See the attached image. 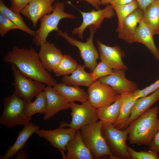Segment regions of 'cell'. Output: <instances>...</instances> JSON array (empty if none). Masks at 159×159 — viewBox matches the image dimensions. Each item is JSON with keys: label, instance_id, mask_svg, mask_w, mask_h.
Here are the masks:
<instances>
[{"label": "cell", "instance_id": "3957f363", "mask_svg": "<svg viewBox=\"0 0 159 159\" xmlns=\"http://www.w3.org/2000/svg\"><path fill=\"white\" fill-rule=\"evenodd\" d=\"M54 9L51 13L42 17L39 20L40 25L35 31L32 40L34 45L40 47L47 41L46 39L50 32L53 31H59L58 25L60 21L63 19H74V15L66 12L64 9L66 4L63 2L57 1L54 4Z\"/></svg>", "mask_w": 159, "mask_h": 159}, {"label": "cell", "instance_id": "1f68e13d", "mask_svg": "<svg viewBox=\"0 0 159 159\" xmlns=\"http://www.w3.org/2000/svg\"><path fill=\"white\" fill-rule=\"evenodd\" d=\"M127 148L131 159H159L158 153L150 150L137 152L132 148L127 145Z\"/></svg>", "mask_w": 159, "mask_h": 159}, {"label": "cell", "instance_id": "5b68a950", "mask_svg": "<svg viewBox=\"0 0 159 159\" xmlns=\"http://www.w3.org/2000/svg\"><path fill=\"white\" fill-rule=\"evenodd\" d=\"M102 123L99 120L86 125L79 130L83 142L96 159L112 154L102 134Z\"/></svg>", "mask_w": 159, "mask_h": 159}, {"label": "cell", "instance_id": "d6986e66", "mask_svg": "<svg viewBox=\"0 0 159 159\" xmlns=\"http://www.w3.org/2000/svg\"><path fill=\"white\" fill-rule=\"evenodd\" d=\"M24 126L23 129L18 133L14 143L9 147L4 155L0 156V159H9L14 157L19 151L23 149L26 142L32 134L40 129L39 126L31 122Z\"/></svg>", "mask_w": 159, "mask_h": 159}, {"label": "cell", "instance_id": "30bf717a", "mask_svg": "<svg viewBox=\"0 0 159 159\" xmlns=\"http://www.w3.org/2000/svg\"><path fill=\"white\" fill-rule=\"evenodd\" d=\"M82 18V21L80 25L74 28L71 33L72 34L77 35L80 39L84 38L83 34L85 29L90 26H93L97 29L100 28L101 24L105 19H110L115 15V12L112 6L106 5L104 8L91 11L84 12L78 10Z\"/></svg>", "mask_w": 159, "mask_h": 159}, {"label": "cell", "instance_id": "d4e9b609", "mask_svg": "<svg viewBox=\"0 0 159 159\" xmlns=\"http://www.w3.org/2000/svg\"><path fill=\"white\" fill-rule=\"evenodd\" d=\"M132 93L121 95L120 111L119 116L113 124L115 127L120 130L125 128V125L131 114L132 108L137 99Z\"/></svg>", "mask_w": 159, "mask_h": 159}, {"label": "cell", "instance_id": "b9f144b4", "mask_svg": "<svg viewBox=\"0 0 159 159\" xmlns=\"http://www.w3.org/2000/svg\"></svg>", "mask_w": 159, "mask_h": 159}, {"label": "cell", "instance_id": "52a82bcc", "mask_svg": "<svg viewBox=\"0 0 159 159\" xmlns=\"http://www.w3.org/2000/svg\"><path fill=\"white\" fill-rule=\"evenodd\" d=\"M102 122V133L112 153L119 159H131L126 145L128 128L122 130L115 127L111 123Z\"/></svg>", "mask_w": 159, "mask_h": 159}, {"label": "cell", "instance_id": "8fae6325", "mask_svg": "<svg viewBox=\"0 0 159 159\" xmlns=\"http://www.w3.org/2000/svg\"><path fill=\"white\" fill-rule=\"evenodd\" d=\"M77 131L70 127H59L52 130L39 129L35 133L39 137L45 139L54 148L58 149L62 158L66 159L67 146L74 138Z\"/></svg>", "mask_w": 159, "mask_h": 159}, {"label": "cell", "instance_id": "2e32d148", "mask_svg": "<svg viewBox=\"0 0 159 159\" xmlns=\"http://www.w3.org/2000/svg\"><path fill=\"white\" fill-rule=\"evenodd\" d=\"M47 106L43 117L45 120L52 118L59 111L70 108V103L67 101L53 86L47 85L44 90Z\"/></svg>", "mask_w": 159, "mask_h": 159}, {"label": "cell", "instance_id": "484cf974", "mask_svg": "<svg viewBox=\"0 0 159 159\" xmlns=\"http://www.w3.org/2000/svg\"><path fill=\"white\" fill-rule=\"evenodd\" d=\"M143 19L153 35L159 34V0L151 4L143 11Z\"/></svg>", "mask_w": 159, "mask_h": 159}, {"label": "cell", "instance_id": "ab89813d", "mask_svg": "<svg viewBox=\"0 0 159 159\" xmlns=\"http://www.w3.org/2000/svg\"><path fill=\"white\" fill-rule=\"evenodd\" d=\"M80 1H84L91 5L96 10L100 9L101 5L100 0H78Z\"/></svg>", "mask_w": 159, "mask_h": 159}, {"label": "cell", "instance_id": "e575fe53", "mask_svg": "<svg viewBox=\"0 0 159 159\" xmlns=\"http://www.w3.org/2000/svg\"><path fill=\"white\" fill-rule=\"evenodd\" d=\"M159 88V79L149 86L141 90L137 89L132 93L136 99L147 96Z\"/></svg>", "mask_w": 159, "mask_h": 159}, {"label": "cell", "instance_id": "4fadbf2b", "mask_svg": "<svg viewBox=\"0 0 159 159\" xmlns=\"http://www.w3.org/2000/svg\"><path fill=\"white\" fill-rule=\"evenodd\" d=\"M96 42L101 62L113 69L125 70L128 69L122 60V58L125 56V53L120 47L106 45L98 39Z\"/></svg>", "mask_w": 159, "mask_h": 159}, {"label": "cell", "instance_id": "8d00e7d4", "mask_svg": "<svg viewBox=\"0 0 159 159\" xmlns=\"http://www.w3.org/2000/svg\"><path fill=\"white\" fill-rule=\"evenodd\" d=\"M101 5H122L129 3L134 0H100Z\"/></svg>", "mask_w": 159, "mask_h": 159}, {"label": "cell", "instance_id": "6da1fadb", "mask_svg": "<svg viewBox=\"0 0 159 159\" xmlns=\"http://www.w3.org/2000/svg\"><path fill=\"white\" fill-rule=\"evenodd\" d=\"M3 61L14 64L21 73L33 80L53 87L57 83L45 69L38 53L32 47L28 49L14 46Z\"/></svg>", "mask_w": 159, "mask_h": 159}, {"label": "cell", "instance_id": "7a4b0ae2", "mask_svg": "<svg viewBox=\"0 0 159 159\" xmlns=\"http://www.w3.org/2000/svg\"><path fill=\"white\" fill-rule=\"evenodd\" d=\"M159 108H150L127 127V139L131 144L149 146L159 130Z\"/></svg>", "mask_w": 159, "mask_h": 159}, {"label": "cell", "instance_id": "836d02e7", "mask_svg": "<svg viewBox=\"0 0 159 159\" xmlns=\"http://www.w3.org/2000/svg\"><path fill=\"white\" fill-rule=\"evenodd\" d=\"M19 29L17 26L7 17L0 13V35L4 37L10 30Z\"/></svg>", "mask_w": 159, "mask_h": 159}, {"label": "cell", "instance_id": "8992f818", "mask_svg": "<svg viewBox=\"0 0 159 159\" xmlns=\"http://www.w3.org/2000/svg\"><path fill=\"white\" fill-rule=\"evenodd\" d=\"M88 28L89 36L85 42L69 36L66 31L60 30L57 32V35L63 38L70 45L78 49L80 57L84 62V65L92 72L97 64V60L99 58V55L93 42L94 36L97 29L92 25L89 26Z\"/></svg>", "mask_w": 159, "mask_h": 159}, {"label": "cell", "instance_id": "ac0fdd59", "mask_svg": "<svg viewBox=\"0 0 159 159\" xmlns=\"http://www.w3.org/2000/svg\"><path fill=\"white\" fill-rule=\"evenodd\" d=\"M66 159H94L90 150L83 142L80 130L67 146Z\"/></svg>", "mask_w": 159, "mask_h": 159}, {"label": "cell", "instance_id": "4316f807", "mask_svg": "<svg viewBox=\"0 0 159 159\" xmlns=\"http://www.w3.org/2000/svg\"><path fill=\"white\" fill-rule=\"evenodd\" d=\"M121 95L111 105L97 109L98 120L113 124L117 119L120 111Z\"/></svg>", "mask_w": 159, "mask_h": 159}, {"label": "cell", "instance_id": "603a6c76", "mask_svg": "<svg viewBox=\"0 0 159 159\" xmlns=\"http://www.w3.org/2000/svg\"><path fill=\"white\" fill-rule=\"evenodd\" d=\"M79 87L60 82L57 83L53 87L68 102L78 101L82 103L88 101V95L87 92Z\"/></svg>", "mask_w": 159, "mask_h": 159}, {"label": "cell", "instance_id": "f35d334b", "mask_svg": "<svg viewBox=\"0 0 159 159\" xmlns=\"http://www.w3.org/2000/svg\"><path fill=\"white\" fill-rule=\"evenodd\" d=\"M138 8L144 11L149 5L157 0H135Z\"/></svg>", "mask_w": 159, "mask_h": 159}, {"label": "cell", "instance_id": "5bb4252c", "mask_svg": "<svg viewBox=\"0 0 159 159\" xmlns=\"http://www.w3.org/2000/svg\"><path fill=\"white\" fill-rule=\"evenodd\" d=\"M113 70L112 74L101 77L98 80L110 86L120 95L132 93L138 89V85L126 78L125 70L113 69Z\"/></svg>", "mask_w": 159, "mask_h": 159}, {"label": "cell", "instance_id": "9c48e42d", "mask_svg": "<svg viewBox=\"0 0 159 159\" xmlns=\"http://www.w3.org/2000/svg\"><path fill=\"white\" fill-rule=\"evenodd\" d=\"M11 64L14 77V92L26 102H31L38 93L44 90L46 84L26 76L21 73L14 64Z\"/></svg>", "mask_w": 159, "mask_h": 159}, {"label": "cell", "instance_id": "f1b7e54d", "mask_svg": "<svg viewBox=\"0 0 159 159\" xmlns=\"http://www.w3.org/2000/svg\"><path fill=\"white\" fill-rule=\"evenodd\" d=\"M47 106V101L45 93L44 91L40 92L36 96L33 102L26 103L25 109L26 115L32 117L34 114L39 113L44 114Z\"/></svg>", "mask_w": 159, "mask_h": 159}, {"label": "cell", "instance_id": "ba28073f", "mask_svg": "<svg viewBox=\"0 0 159 159\" xmlns=\"http://www.w3.org/2000/svg\"><path fill=\"white\" fill-rule=\"evenodd\" d=\"M70 103V108L71 110L72 120L70 122L62 121L59 127H69L77 131L82 127L97 121V109L87 101L81 105L74 102Z\"/></svg>", "mask_w": 159, "mask_h": 159}, {"label": "cell", "instance_id": "d6a6232c", "mask_svg": "<svg viewBox=\"0 0 159 159\" xmlns=\"http://www.w3.org/2000/svg\"><path fill=\"white\" fill-rule=\"evenodd\" d=\"M113 69L101 61L96 66L94 70L91 73L92 80L95 82L99 78L112 74Z\"/></svg>", "mask_w": 159, "mask_h": 159}, {"label": "cell", "instance_id": "ffe728a7", "mask_svg": "<svg viewBox=\"0 0 159 159\" xmlns=\"http://www.w3.org/2000/svg\"><path fill=\"white\" fill-rule=\"evenodd\" d=\"M151 30L142 19L138 24L133 37L132 43H141L148 49L155 57L159 61V49L156 46Z\"/></svg>", "mask_w": 159, "mask_h": 159}, {"label": "cell", "instance_id": "60d3db41", "mask_svg": "<svg viewBox=\"0 0 159 159\" xmlns=\"http://www.w3.org/2000/svg\"><path fill=\"white\" fill-rule=\"evenodd\" d=\"M15 156V159H26L28 158L27 151L23 149L19 151Z\"/></svg>", "mask_w": 159, "mask_h": 159}, {"label": "cell", "instance_id": "7402d4cb", "mask_svg": "<svg viewBox=\"0 0 159 159\" xmlns=\"http://www.w3.org/2000/svg\"><path fill=\"white\" fill-rule=\"evenodd\" d=\"M143 11L138 8L130 14L125 19L121 32L118 37L129 43H132L133 37L137 25L143 19Z\"/></svg>", "mask_w": 159, "mask_h": 159}, {"label": "cell", "instance_id": "cb8c5ba5", "mask_svg": "<svg viewBox=\"0 0 159 159\" xmlns=\"http://www.w3.org/2000/svg\"><path fill=\"white\" fill-rule=\"evenodd\" d=\"M85 68L84 65H78L71 75L63 76L61 79L62 82L68 85L89 87L95 82L92 80L91 73L87 72Z\"/></svg>", "mask_w": 159, "mask_h": 159}, {"label": "cell", "instance_id": "d590c367", "mask_svg": "<svg viewBox=\"0 0 159 159\" xmlns=\"http://www.w3.org/2000/svg\"><path fill=\"white\" fill-rule=\"evenodd\" d=\"M32 0H10V9L14 12L21 13V11Z\"/></svg>", "mask_w": 159, "mask_h": 159}, {"label": "cell", "instance_id": "74e56055", "mask_svg": "<svg viewBox=\"0 0 159 159\" xmlns=\"http://www.w3.org/2000/svg\"><path fill=\"white\" fill-rule=\"evenodd\" d=\"M149 150L159 152V130L149 145Z\"/></svg>", "mask_w": 159, "mask_h": 159}, {"label": "cell", "instance_id": "f546056e", "mask_svg": "<svg viewBox=\"0 0 159 159\" xmlns=\"http://www.w3.org/2000/svg\"><path fill=\"white\" fill-rule=\"evenodd\" d=\"M111 5L117 17L118 26L116 30L119 33L122 30L125 19L130 14L138 8V5L135 0L126 4H112Z\"/></svg>", "mask_w": 159, "mask_h": 159}, {"label": "cell", "instance_id": "83f0119b", "mask_svg": "<svg viewBox=\"0 0 159 159\" xmlns=\"http://www.w3.org/2000/svg\"><path fill=\"white\" fill-rule=\"evenodd\" d=\"M0 12L15 24L19 30L32 36L34 34L35 31L32 30L26 25L20 13L11 11L6 6L3 0H0Z\"/></svg>", "mask_w": 159, "mask_h": 159}, {"label": "cell", "instance_id": "9a60e30c", "mask_svg": "<svg viewBox=\"0 0 159 159\" xmlns=\"http://www.w3.org/2000/svg\"><path fill=\"white\" fill-rule=\"evenodd\" d=\"M55 0H32L21 13L31 21L34 27H36L38 21L42 17L52 12Z\"/></svg>", "mask_w": 159, "mask_h": 159}, {"label": "cell", "instance_id": "e0dca14e", "mask_svg": "<svg viewBox=\"0 0 159 159\" xmlns=\"http://www.w3.org/2000/svg\"><path fill=\"white\" fill-rule=\"evenodd\" d=\"M38 54L44 68L49 72L58 65L63 55L53 43L48 41L40 47Z\"/></svg>", "mask_w": 159, "mask_h": 159}, {"label": "cell", "instance_id": "277c9868", "mask_svg": "<svg viewBox=\"0 0 159 159\" xmlns=\"http://www.w3.org/2000/svg\"><path fill=\"white\" fill-rule=\"evenodd\" d=\"M4 108L0 117V124L8 128L30 122L32 117L26 114V103L14 92L3 99Z\"/></svg>", "mask_w": 159, "mask_h": 159}, {"label": "cell", "instance_id": "44dd1931", "mask_svg": "<svg viewBox=\"0 0 159 159\" xmlns=\"http://www.w3.org/2000/svg\"><path fill=\"white\" fill-rule=\"evenodd\" d=\"M159 100V88L150 94L136 99L131 115L127 122L125 128Z\"/></svg>", "mask_w": 159, "mask_h": 159}, {"label": "cell", "instance_id": "4dcf8cb0", "mask_svg": "<svg viewBox=\"0 0 159 159\" xmlns=\"http://www.w3.org/2000/svg\"><path fill=\"white\" fill-rule=\"evenodd\" d=\"M78 65L70 55L63 54L60 62L52 71L57 77L68 75L72 73Z\"/></svg>", "mask_w": 159, "mask_h": 159}, {"label": "cell", "instance_id": "7c38bea8", "mask_svg": "<svg viewBox=\"0 0 159 159\" xmlns=\"http://www.w3.org/2000/svg\"><path fill=\"white\" fill-rule=\"evenodd\" d=\"M88 101L96 109L113 103L120 94L110 86L98 80L87 90Z\"/></svg>", "mask_w": 159, "mask_h": 159}]
</instances>
